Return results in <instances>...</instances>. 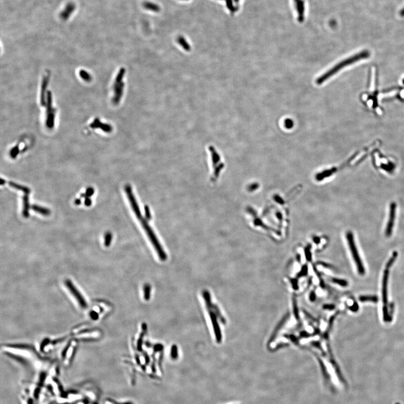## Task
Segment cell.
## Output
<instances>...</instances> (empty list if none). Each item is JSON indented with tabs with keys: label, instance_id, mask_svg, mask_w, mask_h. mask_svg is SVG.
<instances>
[{
	"label": "cell",
	"instance_id": "14",
	"mask_svg": "<svg viewBox=\"0 0 404 404\" xmlns=\"http://www.w3.org/2000/svg\"><path fill=\"white\" fill-rule=\"evenodd\" d=\"M178 42L180 44V46L183 47L184 49L186 51H189L190 49V45L188 43L186 42L185 39L183 37H179L178 38Z\"/></svg>",
	"mask_w": 404,
	"mask_h": 404
},
{
	"label": "cell",
	"instance_id": "4",
	"mask_svg": "<svg viewBox=\"0 0 404 404\" xmlns=\"http://www.w3.org/2000/svg\"><path fill=\"white\" fill-rule=\"evenodd\" d=\"M65 284L66 287L68 289L71 296H73L74 299L77 301L80 307L83 309L87 308L88 304L86 299L84 298V296L82 295V293H80L79 290L77 289V287L74 285L73 282L67 280L65 282Z\"/></svg>",
	"mask_w": 404,
	"mask_h": 404
},
{
	"label": "cell",
	"instance_id": "21",
	"mask_svg": "<svg viewBox=\"0 0 404 404\" xmlns=\"http://www.w3.org/2000/svg\"><path fill=\"white\" fill-rule=\"evenodd\" d=\"M171 358H172L173 359H177V358H178V349H177L176 347L174 346L172 347V350H171Z\"/></svg>",
	"mask_w": 404,
	"mask_h": 404
},
{
	"label": "cell",
	"instance_id": "26",
	"mask_svg": "<svg viewBox=\"0 0 404 404\" xmlns=\"http://www.w3.org/2000/svg\"><path fill=\"white\" fill-rule=\"evenodd\" d=\"M399 14L401 17H404V7L399 11Z\"/></svg>",
	"mask_w": 404,
	"mask_h": 404
},
{
	"label": "cell",
	"instance_id": "29",
	"mask_svg": "<svg viewBox=\"0 0 404 404\" xmlns=\"http://www.w3.org/2000/svg\"><path fill=\"white\" fill-rule=\"evenodd\" d=\"M396 404H399V403H396Z\"/></svg>",
	"mask_w": 404,
	"mask_h": 404
},
{
	"label": "cell",
	"instance_id": "9",
	"mask_svg": "<svg viewBox=\"0 0 404 404\" xmlns=\"http://www.w3.org/2000/svg\"><path fill=\"white\" fill-rule=\"evenodd\" d=\"M90 127L93 129L100 128L104 130V131L107 133H109L112 130V128L110 126V125L104 124L98 120L94 121V122H93V123L90 125Z\"/></svg>",
	"mask_w": 404,
	"mask_h": 404
},
{
	"label": "cell",
	"instance_id": "15",
	"mask_svg": "<svg viewBox=\"0 0 404 404\" xmlns=\"http://www.w3.org/2000/svg\"><path fill=\"white\" fill-rule=\"evenodd\" d=\"M112 240V234L109 232L106 233L104 235V245L106 246H109Z\"/></svg>",
	"mask_w": 404,
	"mask_h": 404
},
{
	"label": "cell",
	"instance_id": "24",
	"mask_svg": "<svg viewBox=\"0 0 404 404\" xmlns=\"http://www.w3.org/2000/svg\"><path fill=\"white\" fill-rule=\"evenodd\" d=\"M145 287V291H146V292H145V297L146 298V299H148V298L149 297L150 288H149V287L148 286H147Z\"/></svg>",
	"mask_w": 404,
	"mask_h": 404
},
{
	"label": "cell",
	"instance_id": "13",
	"mask_svg": "<svg viewBox=\"0 0 404 404\" xmlns=\"http://www.w3.org/2000/svg\"><path fill=\"white\" fill-rule=\"evenodd\" d=\"M47 83H48V78L47 77H44L43 81V84H42V93H41V104H45V99H44V96H45V91L46 89L47 85Z\"/></svg>",
	"mask_w": 404,
	"mask_h": 404
},
{
	"label": "cell",
	"instance_id": "12",
	"mask_svg": "<svg viewBox=\"0 0 404 404\" xmlns=\"http://www.w3.org/2000/svg\"><path fill=\"white\" fill-rule=\"evenodd\" d=\"M143 6L145 9L148 10H150L153 12H156L158 13L161 10L160 7L158 5L153 3L150 2H145L143 3Z\"/></svg>",
	"mask_w": 404,
	"mask_h": 404
},
{
	"label": "cell",
	"instance_id": "27",
	"mask_svg": "<svg viewBox=\"0 0 404 404\" xmlns=\"http://www.w3.org/2000/svg\"><path fill=\"white\" fill-rule=\"evenodd\" d=\"M5 183L6 181L3 179H1V185H4L5 184Z\"/></svg>",
	"mask_w": 404,
	"mask_h": 404
},
{
	"label": "cell",
	"instance_id": "3",
	"mask_svg": "<svg viewBox=\"0 0 404 404\" xmlns=\"http://www.w3.org/2000/svg\"><path fill=\"white\" fill-rule=\"evenodd\" d=\"M347 240L348 242V244L349 246L350 249L351 250V253L352 254L353 259L354 260V262H355L356 267L358 269L359 273L361 275H364L365 273V270L364 267H363V265L361 262L360 256L358 253V250L356 248V246L355 245V243H354V236L352 235V232H348L347 233Z\"/></svg>",
	"mask_w": 404,
	"mask_h": 404
},
{
	"label": "cell",
	"instance_id": "11",
	"mask_svg": "<svg viewBox=\"0 0 404 404\" xmlns=\"http://www.w3.org/2000/svg\"><path fill=\"white\" fill-rule=\"evenodd\" d=\"M8 185L14 189H15L20 190V191H23L25 194H30V189L28 188V187L25 186L20 185V184L14 183V182H12V181L8 182Z\"/></svg>",
	"mask_w": 404,
	"mask_h": 404
},
{
	"label": "cell",
	"instance_id": "20",
	"mask_svg": "<svg viewBox=\"0 0 404 404\" xmlns=\"http://www.w3.org/2000/svg\"><path fill=\"white\" fill-rule=\"evenodd\" d=\"M94 189H93L92 187H88V188L87 189V190H86V191H85V196H86V197L87 198V197H92V196L93 195V194H94Z\"/></svg>",
	"mask_w": 404,
	"mask_h": 404
},
{
	"label": "cell",
	"instance_id": "10",
	"mask_svg": "<svg viewBox=\"0 0 404 404\" xmlns=\"http://www.w3.org/2000/svg\"><path fill=\"white\" fill-rule=\"evenodd\" d=\"M32 209L33 210L34 212H37V213H40L41 215L43 216H47L50 215L51 213V210H48L46 208L42 207L41 206H39L38 205H33L32 206Z\"/></svg>",
	"mask_w": 404,
	"mask_h": 404
},
{
	"label": "cell",
	"instance_id": "25",
	"mask_svg": "<svg viewBox=\"0 0 404 404\" xmlns=\"http://www.w3.org/2000/svg\"><path fill=\"white\" fill-rule=\"evenodd\" d=\"M81 203H82V201H81L80 199H79V198H78V199H76L75 200V201H74L75 205H80V204H81Z\"/></svg>",
	"mask_w": 404,
	"mask_h": 404
},
{
	"label": "cell",
	"instance_id": "17",
	"mask_svg": "<svg viewBox=\"0 0 404 404\" xmlns=\"http://www.w3.org/2000/svg\"><path fill=\"white\" fill-rule=\"evenodd\" d=\"M19 148L18 145H17L15 147L11 149V151H10V153L11 158L12 159H15L17 157V156H18V153H19Z\"/></svg>",
	"mask_w": 404,
	"mask_h": 404
},
{
	"label": "cell",
	"instance_id": "28",
	"mask_svg": "<svg viewBox=\"0 0 404 404\" xmlns=\"http://www.w3.org/2000/svg\"><path fill=\"white\" fill-rule=\"evenodd\" d=\"M183 1H188V0H183Z\"/></svg>",
	"mask_w": 404,
	"mask_h": 404
},
{
	"label": "cell",
	"instance_id": "2",
	"mask_svg": "<svg viewBox=\"0 0 404 404\" xmlns=\"http://www.w3.org/2000/svg\"><path fill=\"white\" fill-rule=\"evenodd\" d=\"M397 254L396 252H394L392 257L388 260L387 265H386L382 280V302H383V318L385 322H389L391 320V315L389 312V306L388 303V281L389 276V271L392 265L393 262L396 260Z\"/></svg>",
	"mask_w": 404,
	"mask_h": 404
},
{
	"label": "cell",
	"instance_id": "18",
	"mask_svg": "<svg viewBox=\"0 0 404 404\" xmlns=\"http://www.w3.org/2000/svg\"><path fill=\"white\" fill-rule=\"evenodd\" d=\"M80 76L82 77L83 79L86 81H89L90 80V76L87 71L81 70L79 73Z\"/></svg>",
	"mask_w": 404,
	"mask_h": 404
},
{
	"label": "cell",
	"instance_id": "22",
	"mask_svg": "<svg viewBox=\"0 0 404 404\" xmlns=\"http://www.w3.org/2000/svg\"><path fill=\"white\" fill-rule=\"evenodd\" d=\"M285 127H286V128H291L292 127V126H293V122H292V121L291 120H290V119L286 120H285Z\"/></svg>",
	"mask_w": 404,
	"mask_h": 404
},
{
	"label": "cell",
	"instance_id": "23",
	"mask_svg": "<svg viewBox=\"0 0 404 404\" xmlns=\"http://www.w3.org/2000/svg\"><path fill=\"white\" fill-rule=\"evenodd\" d=\"M92 200H91L89 197H87V198H85L84 205L87 207L90 206L92 205Z\"/></svg>",
	"mask_w": 404,
	"mask_h": 404
},
{
	"label": "cell",
	"instance_id": "8",
	"mask_svg": "<svg viewBox=\"0 0 404 404\" xmlns=\"http://www.w3.org/2000/svg\"><path fill=\"white\" fill-rule=\"evenodd\" d=\"M23 216H24L25 218H28L29 217V209H30V204H29V196L28 194H25L23 198Z\"/></svg>",
	"mask_w": 404,
	"mask_h": 404
},
{
	"label": "cell",
	"instance_id": "5",
	"mask_svg": "<svg viewBox=\"0 0 404 404\" xmlns=\"http://www.w3.org/2000/svg\"><path fill=\"white\" fill-rule=\"evenodd\" d=\"M47 109L46 126L49 129H51L53 127L55 124V109L52 107V97L51 94L50 92H48L47 94Z\"/></svg>",
	"mask_w": 404,
	"mask_h": 404
},
{
	"label": "cell",
	"instance_id": "16",
	"mask_svg": "<svg viewBox=\"0 0 404 404\" xmlns=\"http://www.w3.org/2000/svg\"><path fill=\"white\" fill-rule=\"evenodd\" d=\"M360 300L361 301H372V302H377L378 301V298L376 296H361L360 298Z\"/></svg>",
	"mask_w": 404,
	"mask_h": 404
},
{
	"label": "cell",
	"instance_id": "7",
	"mask_svg": "<svg viewBox=\"0 0 404 404\" xmlns=\"http://www.w3.org/2000/svg\"><path fill=\"white\" fill-rule=\"evenodd\" d=\"M396 205L395 203H392L390 205V217L388 222L386 230V235L387 236H390L391 235L392 231L394 220L395 219L396 215Z\"/></svg>",
	"mask_w": 404,
	"mask_h": 404
},
{
	"label": "cell",
	"instance_id": "6",
	"mask_svg": "<svg viewBox=\"0 0 404 404\" xmlns=\"http://www.w3.org/2000/svg\"><path fill=\"white\" fill-rule=\"evenodd\" d=\"M123 74H124V71L121 70L118 75V77L116 78V82H115V97L114 98V101L115 102H118L120 101L121 96L122 95V92H123V84L121 82H122V79L123 78Z\"/></svg>",
	"mask_w": 404,
	"mask_h": 404
},
{
	"label": "cell",
	"instance_id": "19",
	"mask_svg": "<svg viewBox=\"0 0 404 404\" xmlns=\"http://www.w3.org/2000/svg\"><path fill=\"white\" fill-rule=\"evenodd\" d=\"M134 404L133 402L126 401L124 402H119L116 401L114 400H107L106 404Z\"/></svg>",
	"mask_w": 404,
	"mask_h": 404
},
{
	"label": "cell",
	"instance_id": "1",
	"mask_svg": "<svg viewBox=\"0 0 404 404\" xmlns=\"http://www.w3.org/2000/svg\"><path fill=\"white\" fill-rule=\"evenodd\" d=\"M370 56V52L368 50H363L358 52L355 55H352L349 58L344 59L340 63L336 64L332 68L329 69L324 74L321 75L316 79V84L318 85L324 83L326 80L330 79L334 75L337 74L339 71L348 66L352 65L359 61L366 59Z\"/></svg>",
	"mask_w": 404,
	"mask_h": 404
}]
</instances>
